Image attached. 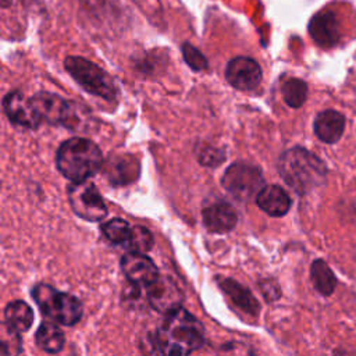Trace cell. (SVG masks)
Wrapping results in <instances>:
<instances>
[{
    "mask_svg": "<svg viewBox=\"0 0 356 356\" xmlns=\"http://www.w3.org/2000/svg\"><path fill=\"white\" fill-rule=\"evenodd\" d=\"M204 330L202 323L182 307L165 314L156 330L153 348L161 355H188L203 345Z\"/></svg>",
    "mask_w": 356,
    "mask_h": 356,
    "instance_id": "cell-1",
    "label": "cell"
},
{
    "mask_svg": "<svg viewBox=\"0 0 356 356\" xmlns=\"http://www.w3.org/2000/svg\"><path fill=\"white\" fill-rule=\"evenodd\" d=\"M278 171L282 179L299 195L316 189L325 181V164L312 152L303 147H292L278 160Z\"/></svg>",
    "mask_w": 356,
    "mask_h": 356,
    "instance_id": "cell-2",
    "label": "cell"
},
{
    "mask_svg": "<svg viewBox=\"0 0 356 356\" xmlns=\"http://www.w3.org/2000/svg\"><path fill=\"white\" fill-rule=\"evenodd\" d=\"M56 164L58 171L70 181L83 182L103 167V156L92 140L71 138L57 149Z\"/></svg>",
    "mask_w": 356,
    "mask_h": 356,
    "instance_id": "cell-3",
    "label": "cell"
},
{
    "mask_svg": "<svg viewBox=\"0 0 356 356\" xmlns=\"http://www.w3.org/2000/svg\"><path fill=\"white\" fill-rule=\"evenodd\" d=\"M32 296L39 310L58 324L74 325L82 317V305L71 293L60 292L46 284H39L32 289Z\"/></svg>",
    "mask_w": 356,
    "mask_h": 356,
    "instance_id": "cell-4",
    "label": "cell"
},
{
    "mask_svg": "<svg viewBox=\"0 0 356 356\" xmlns=\"http://www.w3.org/2000/svg\"><path fill=\"white\" fill-rule=\"evenodd\" d=\"M65 70L71 76L89 93L100 96L108 102L115 100L118 90L114 83V79L95 63L78 57L70 56L64 60Z\"/></svg>",
    "mask_w": 356,
    "mask_h": 356,
    "instance_id": "cell-5",
    "label": "cell"
},
{
    "mask_svg": "<svg viewBox=\"0 0 356 356\" xmlns=\"http://www.w3.org/2000/svg\"><path fill=\"white\" fill-rule=\"evenodd\" d=\"M221 184L232 197L245 202L257 195L263 188V175L254 165L234 163L224 172Z\"/></svg>",
    "mask_w": 356,
    "mask_h": 356,
    "instance_id": "cell-6",
    "label": "cell"
},
{
    "mask_svg": "<svg viewBox=\"0 0 356 356\" xmlns=\"http://www.w3.org/2000/svg\"><path fill=\"white\" fill-rule=\"evenodd\" d=\"M68 199L76 216L86 221L97 222L107 216V207L92 182H74L68 188Z\"/></svg>",
    "mask_w": 356,
    "mask_h": 356,
    "instance_id": "cell-7",
    "label": "cell"
},
{
    "mask_svg": "<svg viewBox=\"0 0 356 356\" xmlns=\"http://www.w3.org/2000/svg\"><path fill=\"white\" fill-rule=\"evenodd\" d=\"M147 302L159 313L168 314L181 307L182 293L177 284L168 277H157L146 289Z\"/></svg>",
    "mask_w": 356,
    "mask_h": 356,
    "instance_id": "cell-8",
    "label": "cell"
},
{
    "mask_svg": "<svg viewBox=\"0 0 356 356\" xmlns=\"http://www.w3.org/2000/svg\"><path fill=\"white\" fill-rule=\"evenodd\" d=\"M225 78L239 90H252L261 81V68L253 58L239 56L227 64Z\"/></svg>",
    "mask_w": 356,
    "mask_h": 356,
    "instance_id": "cell-9",
    "label": "cell"
},
{
    "mask_svg": "<svg viewBox=\"0 0 356 356\" xmlns=\"http://www.w3.org/2000/svg\"><path fill=\"white\" fill-rule=\"evenodd\" d=\"M121 268L128 281L139 288H147L159 277L153 260L140 252L127 253L121 259Z\"/></svg>",
    "mask_w": 356,
    "mask_h": 356,
    "instance_id": "cell-10",
    "label": "cell"
},
{
    "mask_svg": "<svg viewBox=\"0 0 356 356\" xmlns=\"http://www.w3.org/2000/svg\"><path fill=\"white\" fill-rule=\"evenodd\" d=\"M3 108L8 120L22 128L35 129L42 120L31 99H26L19 90L10 92L4 96Z\"/></svg>",
    "mask_w": 356,
    "mask_h": 356,
    "instance_id": "cell-11",
    "label": "cell"
},
{
    "mask_svg": "<svg viewBox=\"0 0 356 356\" xmlns=\"http://www.w3.org/2000/svg\"><path fill=\"white\" fill-rule=\"evenodd\" d=\"M31 102L42 120L53 125L65 127L72 102L64 100L60 96L49 92L36 93L31 97Z\"/></svg>",
    "mask_w": 356,
    "mask_h": 356,
    "instance_id": "cell-12",
    "label": "cell"
},
{
    "mask_svg": "<svg viewBox=\"0 0 356 356\" xmlns=\"http://www.w3.org/2000/svg\"><path fill=\"white\" fill-rule=\"evenodd\" d=\"M104 174L113 185H128L138 179L140 165L132 154H115L106 161Z\"/></svg>",
    "mask_w": 356,
    "mask_h": 356,
    "instance_id": "cell-13",
    "label": "cell"
},
{
    "mask_svg": "<svg viewBox=\"0 0 356 356\" xmlns=\"http://www.w3.org/2000/svg\"><path fill=\"white\" fill-rule=\"evenodd\" d=\"M309 33L312 39L321 47H331L339 40V25L331 11H321L316 14L309 24Z\"/></svg>",
    "mask_w": 356,
    "mask_h": 356,
    "instance_id": "cell-14",
    "label": "cell"
},
{
    "mask_svg": "<svg viewBox=\"0 0 356 356\" xmlns=\"http://www.w3.org/2000/svg\"><path fill=\"white\" fill-rule=\"evenodd\" d=\"M256 203L268 216L281 217L288 213L291 207V197L281 186L267 185L256 195Z\"/></svg>",
    "mask_w": 356,
    "mask_h": 356,
    "instance_id": "cell-15",
    "label": "cell"
},
{
    "mask_svg": "<svg viewBox=\"0 0 356 356\" xmlns=\"http://www.w3.org/2000/svg\"><path fill=\"white\" fill-rule=\"evenodd\" d=\"M236 211L235 209L224 202L214 203L203 210V222L213 232H228L236 224Z\"/></svg>",
    "mask_w": 356,
    "mask_h": 356,
    "instance_id": "cell-16",
    "label": "cell"
},
{
    "mask_svg": "<svg viewBox=\"0 0 356 356\" xmlns=\"http://www.w3.org/2000/svg\"><path fill=\"white\" fill-rule=\"evenodd\" d=\"M345 129V117L335 110H324L314 120V132L320 140L335 143Z\"/></svg>",
    "mask_w": 356,
    "mask_h": 356,
    "instance_id": "cell-17",
    "label": "cell"
},
{
    "mask_svg": "<svg viewBox=\"0 0 356 356\" xmlns=\"http://www.w3.org/2000/svg\"><path fill=\"white\" fill-rule=\"evenodd\" d=\"M33 321V313L29 305L22 300L10 302L4 310V323L18 332H24L31 328Z\"/></svg>",
    "mask_w": 356,
    "mask_h": 356,
    "instance_id": "cell-18",
    "label": "cell"
},
{
    "mask_svg": "<svg viewBox=\"0 0 356 356\" xmlns=\"http://www.w3.org/2000/svg\"><path fill=\"white\" fill-rule=\"evenodd\" d=\"M38 346L47 353H57L63 349L64 334L63 331L50 321H43L36 331Z\"/></svg>",
    "mask_w": 356,
    "mask_h": 356,
    "instance_id": "cell-19",
    "label": "cell"
},
{
    "mask_svg": "<svg viewBox=\"0 0 356 356\" xmlns=\"http://www.w3.org/2000/svg\"><path fill=\"white\" fill-rule=\"evenodd\" d=\"M310 277L313 286L321 293V295H331L337 286V278L332 273V270L328 267V264L324 260H314L310 267Z\"/></svg>",
    "mask_w": 356,
    "mask_h": 356,
    "instance_id": "cell-20",
    "label": "cell"
},
{
    "mask_svg": "<svg viewBox=\"0 0 356 356\" xmlns=\"http://www.w3.org/2000/svg\"><path fill=\"white\" fill-rule=\"evenodd\" d=\"M221 288L238 307H241L242 310L252 313V314L257 313L259 305L246 288H243L242 285H239L238 282H235L232 280H222Z\"/></svg>",
    "mask_w": 356,
    "mask_h": 356,
    "instance_id": "cell-21",
    "label": "cell"
},
{
    "mask_svg": "<svg viewBox=\"0 0 356 356\" xmlns=\"http://www.w3.org/2000/svg\"><path fill=\"white\" fill-rule=\"evenodd\" d=\"M282 97L289 107H300L307 96V85L298 78H289L282 83Z\"/></svg>",
    "mask_w": 356,
    "mask_h": 356,
    "instance_id": "cell-22",
    "label": "cell"
},
{
    "mask_svg": "<svg viewBox=\"0 0 356 356\" xmlns=\"http://www.w3.org/2000/svg\"><path fill=\"white\" fill-rule=\"evenodd\" d=\"M132 227L122 218H113L104 224H102L103 235L113 243L124 245L131 235Z\"/></svg>",
    "mask_w": 356,
    "mask_h": 356,
    "instance_id": "cell-23",
    "label": "cell"
},
{
    "mask_svg": "<svg viewBox=\"0 0 356 356\" xmlns=\"http://www.w3.org/2000/svg\"><path fill=\"white\" fill-rule=\"evenodd\" d=\"M152 245H153L152 232L142 225L132 227L129 239L124 243V246L129 249V252H140V253L150 250Z\"/></svg>",
    "mask_w": 356,
    "mask_h": 356,
    "instance_id": "cell-24",
    "label": "cell"
},
{
    "mask_svg": "<svg viewBox=\"0 0 356 356\" xmlns=\"http://www.w3.org/2000/svg\"><path fill=\"white\" fill-rule=\"evenodd\" d=\"M1 355H14L21 352V342L18 331L8 327L6 323L1 324V342H0Z\"/></svg>",
    "mask_w": 356,
    "mask_h": 356,
    "instance_id": "cell-25",
    "label": "cell"
},
{
    "mask_svg": "<svg viewBox=\"0 0 356 356\" xmlns=\"http://www.w3.org/2000/svg\"><path fill=\"white\" fill-rule=\"evenodd\" d=\"M182 54H184V60L186 61V64L195 70V71H202L207 68V60L204 58V56L192 44L189 43H184L182 44Z\"/></svg>",
    "mask_w": 356,
    "mask_h": 356,
    "instance_id": "cell-26",
    "label": "cell"
},
{
    "mask_svg": "<svg viewBox=\"0 0 356 356\" xmlns=\"http://www.w3.org/2000/svg\"><path fill=\"white\" fill-rule=\"evenodd\" d=\"M11 3V0H1V4H3V7H8V4Z\"/></svg>",
    "mask_w": 356,
    "mask_h": 356,
    "instance_id": "cell-27",
    "label": "cell"
}]
</instances>
